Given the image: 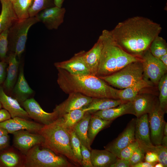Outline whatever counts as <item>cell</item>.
<instances>
[{"mask_svg":"<svg viewBox=\"0 0 167 167\" xmlns=\"http://www.w3.org/2000/svg\"><path fill=\"white\" fill-rule=\"evenodd\" d=\"M162 29L159 24L138 16L119 22L113 29L104 30L102 33L129 54L141 58Z\"/></svg>","mask_w":167,"mask_h":167,"instance_id":"cell-1","label":"cell"},{"mask_svg":"<svg viewBox=\"0 0 167 167\" xmlns=\"http://www.w3.org/2000/svg\"><path fill=\"white\" fill-rule=\"evenodd\" d=\"M57 69V83L66 94L76 92L92 98L116 99L114 88L98 77L92 74L74 75L64 69Z\"/></svg>","mask_w":167,"mask_h":167,"instance_id":"cell-2","label":"cell"},{"mask_svg":"<svg viewBox=\"0 0 167 167\" xmlns=\"http://www.w3.org/2000/svg\"><path fill=\"white\" fill-rule=\"evenodd\" d=\"M38 133L44 139L42 146L65 157L75 166H81L72 151L68 130L64 126L62 118L44 125Z\"/></svg>","mask_w":167,"mask_h":167,"instance_id":"cell-3","label":"cell"},{"mask_svg":"<svg viewBox=\"0 0 167 167\" xmlns=\"http://www.w3.org/2000/svg\"><path fill=\"white\" fill-rule=\"evenodd\" d=\"M103 46L96 75L99 77L112 74L141 58L131 55L115 44L102 33Z\"/></svg>","mask_w":167,"mask_h":167,"instance_id":"cell-4","label":"cell"},{"mask_svg":"<svg viewBox=\"0 0 167 167\" xmlns=\"http://www.w3.org/2000/svg\"><path fill=\"white\" fill-rule=\"evenodd\" d=\"M24 167H72L76 166L65 157L51 150L36 145L24 155Z\"/></svg>","mask_w":167,"mask_h":167,"instance_id":"cell-5","label":"cell"},{"mask_svg":"<svg viewBox=\"0 0 167 167\" xmlns=\"http://www.w3.org/2000/svg\"><path fill=\"white\" fill-rule=\"evenodd\" d=\"M39 22L35 17L18 19L8 29V54L15 53L20 59L25 48L28 34L30 28Z\"/></svg>","mask_w":167,"mask_h":167,"instance_id":"cell-6","label":"cell"},{"mask_svg":"<svg viewBox=\"0 0 167 167\" xmlns=\"http://www.w3.org/2000/svg\"><path fill=\"white\" fill-rule=\"evenodd\" d=\"M99 77L110 86L120 89L125 88L143 78L142 61L132 62L112 74Z\"/></svg>","mask_w":167,"mask_h":167,"instance_id":"cell-7","label":"cell"},{"mask_svg":"<svg viewBox=\"0 0 167 167\" xmlns=\"http://www.w3.org/2000/svg\"><path fill=\"white\" fill-rule=\"evenodd\" d=\"M143 78L157 85L162 77L166 73L167 68L161 60L153 56L149 49L141 56Z\"/></svg>","mask_w":167,"mask_h":167,"instance_id":"cell-8","label":"cell"},{"mask_svg":"<svg viewBox=\"0 0 167 167\" xmlns=\"http://www.w3.org/2000/svg\"><path fill=\"white\" fill-rule=\"evenodd\" d=\"M165 113L160 109L159 102L148 114V120L150 130V139L154 145L161 144L164 136V129L166 122Z\"/></svg>","mask_w":167,"mask_h":167,"instance_id":"cell-9","label":"cell"},{"mask_svg":"<svg viewBox=\"0 0 167 167\" xmlns=\"http://www.w3.org/2000/svg\"><path fill=\"white\" fill-rule=\"evenodd\" d=\"M13 146L24 155L34 146L41 145L44 142L43 137L38 133L20 130L12 133Z\"/></svg>","mask_w":167,"mask_h":167,"instance_id":"cell-10","label":"cell"},{"mask_svg":"<svg viewBox=\"0 0 167 167\" xmlns=\"http://www.w3.org/2000/svg\"><path fill=\"white\" fill-rule=\"evenodd\" d=\"M21 105L30 118L44 125L52 123L58 118L56 112H46L33 98L27 99Z\"/></svg>","mask_w":167,"mask_h":167,"instance_id":"cell-11","label":"cell"},{"mask_svg":"<svg viewBox=\"0 0 167 167\" xmlns=\"http://www.w3.org/2000/svg\"><path fill=\"white\" fill-rule=\"evenodd\" d=\"M136 119H133L119 135L113 141L104 147L118 158L121 151L135 140V132Z\"/></svg>","mask_w":167,"mask_h":167,"instance_id":"cell-12","label":"cell"},{"mask_svg":"<svg viewBox=\"0 0 167 167\" xmlns=\"http://www.w3.org/2000/svg\"><path fill=\"white\" fill-rule=\"evenodd\" d=\"M135 137L139 146L146 152H154L155 145L152 143L150 139L148 114L136 119Z\"/></svg>","mask_w":167,"mask_h":167,"instance_id":"cell-13","label":"cell"},{"mask_svg":"<svg viewBox=\"0 0 167 167\" xmlns=\"http://www.w3.org/2000/svg\"><path fill=\"white\" fill-rule=\"evenodd\" d=\"M66 9L54 6L44 9L35 16L49 30H56L64 22Z\"/></svg>","mask_w":167,"mask_h":167,"instance_id":"cell-14","label":"cell"},{"mask_svg":"<svg viewBox=\"0 0 167 167\" xmlns=\"http://www.w3.org/2000/svg\"><path fill=\"white\" fill-rule=\"evenodd\" d=\"M68 94L67 99L57 105L53 110L57 113L58 118L72 110L82 108L89 104L93 98L79 92Z\"/></svg>","mask_w":167,"mask_h":167,"instance_id":"cell-15","label":"cell"},{"mask_svg":"<svg viewBox=\"0 0 167 167\" xmlns=\"http://www.w3.org/2000/svg\"><path fill=\"white\" fill-rule=\"evenodd\" d=\"M84 51L75 54L69 59L54 64L57 69H64L72 75H82L91 74L83 58Z\"/></svg>","mask_w":167,"mask_h":167,"instance_id":"cell-16","label":"cell"},{"mask_svg":"<svg viewBox=\"0 0 167 167\" xmlns=\"http://www.w3.org/2000/svg\"><path fill=\"white\" fill-rule=\"evenodd\" d=\"M44 125L21 117L11 118L0 122V127L5 129L8 133L11 134L20 130L38 133Z\"/></svg>","mask_w":167,"mask_h":167,"instance_id":"cell-17","label":"cell"},{"mask_svg":"<svg viewBox=\"0 0 167 167\" xmlns=\"http://www.w3.org/2000/svg\"><path fill=\"white\" fill-rule=\"evenodd\" d=\"M14 53L8 54L6 62L8 63L5 79L2 86L4 92L10 96L13 89L17 81L19 73V61Z\"/></svg>","mask_w":167,"mask_h":167,"instance_id":"cell-18","label":"cell"},{"mask_svg":"<svg viewBox=\"0 0 167 167\" xmlns=\"http://www.w3.org/2000/svg\"><path fill=\"white\" fill-rule=\"evenodd\" d=\"M0 101L2 108L10 113L11 118L18 117L29 120V115L20 103L15 99L7 95L2 86H0Z\"/></svg>","mask_w":167,"mask_h":167,"instance_id":"cell-19","label":"cell"},{"mask_svg":"<svg viewBox=\"0 0 167 167\" xmlns=\"http://www.w3.org/2000/svg\"><path fill=\"white\" fill-rule=\"evenodd\" d=\"M17 81L10 96L22 104L33 94L34 91L30 87L24 76L23 66H20Z\"/></svg>","mask_w":167,"mask_h":167,"instance_id":"cell-20","label":"cell"},{"mask_svg":"<svg viewBox=\"0 0 167 167\" xmlns=\"http://www.w3.org/2000/svg\"><path fill=\"white\" fill-rule=\"evenodd\" d=\"M103 46L100 35L93 46L88 51H84L83 58L92 75H96Z\"/></svg>","mask_w":167,"mask_h":167,"instance_id":"cell-21","label":"cell"},{"mask_svg":"<svg viewBox=\"0 0 167 167\" xmlns=\"http://www.w3.org/2000/svg\"><path fill=\"white\" fill-rule=\"evenodd\" d=\"M131 102L137 118L148 114L159 102L153 96L146 93H139Z\"/></svg>","mask_w":167,"mask_h":167,"instance_id":"cell-22","label":"cell"},{"mask_svg":"<svg viewBox=\"0 0 167 167\" xmlns=\"http://www.w3.org/2000/svg\"><path fill=\"white\" fill-rule=\"evenodd\" d=\"M151 83L144 78L134 84L123 89L114 88V92L116 99L125 102L131 101L139 92L143 89L151 87Z\"/></svg>","mask_w":167,"mask_h":167,"instance_id":"cell-23","label":"cell"},{"mask_svg":"<svg viewBox=\"0 0 167 167\" xmlns=\"http://www.w3.org/2000/svg\"><path fill=\"white\" fill-rule=\"evenodd\" d=\"M91 113L103 119L112 121L124 114H129L135 115L131 101L124 102L117 106L98 111Z\"/></svg>","mask_w":167,"mask_h":167,"instance_id":"cell-24","label":"cell"},{"mask_svg":"<svg viewBox=\"0 0 167 167\" xmlns=\"http://www.w3.org/2000/svg\"><path fill=\"white\" fill-rule=\"evenodd\" d=\"M2 9L0 14V34L8 29L18 19L10 0H0Z\"/></svg>","mask_w":167,"mask_h":167,"instance_id":"cell-25","label":"cell"},{"mask_svg":"<svg viewBox=\"0 0 167 167\" xmlns=\"http://www.w3.org/2000/svg\"><path fill=\"white\" fill-rule=\"evenodd\" d=\"M126 102H127L111 98H93L89 104L82 108L85 112L92 113L98 111L114 107Z\"/></svg>","mask_w":167,"mask_h":167,"instance_id":"cell-26","label":"cell"},{"mask_svg":"<svg viewBox=\"0 0 167 167\" xmlns=\"http://www.w3.org/2000/svg\"><path fill=\"white\" fill-rule=\"evenodd\" d=\"M90 152L91 162L93 167H110L118 158L106 149H91Z\"/></svg>","mask_w":167,"mask_h":167,"instance_id":"cell-27","label":"cell"},{"mask_svg":"<svg viewBox=\"0 0 167 167\" xmlns=\"http://www.w3.org/2000/svg\"><path fill=\"white\" fill-rule=\"evenodd\" d=\"M24 159L20 154L9 146L0 151L1 167H22Z\"/></svg>","mask_w":167,"mask_h":167,"instance_id":"cell-28","label":"cell"},{"mask_svg":"<svg viewBox=\"0 0 167 167\" xmlns=\"http://www.w3.org/2000/svg\"><path fill=\"white\" fill-rule=\"evenodd\" d=\"M91 115V113L85 112L83 118L73 129L81 144L86 147L90 151L91 149V145L88 136V130Z\"/></svg>","mask_w":167,"mask_h":167,"instance_id":"cell-29","label":"cell"},{"mask_svg":"<svg viewBox=\"0 0 167 167\" xmlns=\"http://www.w3.org/2000/svg\"><path fill=\"white\" fill-rule=\"evenodd\" d=\"M112 122V121L103 119L96 115L91 114L88 130V136L91 145L98 133L109 126Z\"/></svg>","mask_w":167,"mask_h":167,"instance_id":"cell-30","label":"cell"},{"mask_svg":"<svg viewBox=\"0 0 167 167\" xmlns=\"http://www.w3.org/2000/svg\"><path fill=\"white\" fill-rule=\"evenodd\" d=\"M85 113L82 108H81L72 110L60 117L62 119L64 126L68 130H73L83 118Z\"/></svg>","mask_w":167,"mask_h":167,"instance_id":"cell-31","label":"cell"},{"mask_svg":"<svg viewBox=\"0 0 167 167\" xmlns=\"http://www.w3.org/2000/svg\"><path fill=\"white\" fill-rule=\"evenodd\" d=\"M34 0H16L12 3L14 10L19 19H23L29 17V10Z\"/></svg>","mask_w":167,"mask_h":167,"instance_id":"cell-32","label":"cell"},{"mask_svg":"<svg viewBox=\"0 0 167 167\" xmlns=\"http://www.w3.org/2000/svg\"><path fill=\"white\" fill-rule=\"evenodd\" d=\"M149 49L153 56L159 58L167 53L166 42L163 38L158 35L152 41Z\"/></svg>","mask_w":167,"mask_h":167,"instance_id":"cell-33","label":"cell"},{"mask_svg":"<svg viewBox=\"0 0 167 167\" xmlns=\"http://www.w3.org/2000/svg\"><path fill=\"white\" fill-rule=\"evenodd\" d=\"M159 91V105L165 113L167 110V74L166 73L161 78L158 84Z\"/></svg>","mask_w":167,"mask_h":167,"instance_id":"cell-34","label":"cell"},{"mask_svg":"<svg viewBox=\"0 0 167 167\" xmlns=\"http://www.w3.org/2000/svg\"><path fill=\"white\" fill-rule=\"evenodd\" d=\"M71 147L75 156L81 166V143L73 130H68Z\"/></svg>","mask_w":167,"mask_h":167,"instance_id":"cell-35","label":"cell"},{"mask_svg":"<svg viewBox=\"0 0 167 167\" xmlns=\"http://www.w3.org/2000/svg\"><path fill=\"white\" fill-rule=\"evenodd\" d=\"M54 6V0H34L29 10V16L34 17L41 11Z\"/></svg>","mask_w":167,"mask_h":167,"instance_id":"cell-36","label":"cell"},{"mask_svg":"<svg viewBox=\"0 0 167 167\" xmlns=\"http://www.w3.org/2000/svg\"><path fill=\"white\" fill-rule=\"evenodd\" d=\"M8 29L0 34V61L6 62L8 52Z\"/></svg>","mask_w":167,"mask_h":167,"instance_id":"cell-37","label":"cell"},{"mask_svg":"<svg viewBox=\"0 0 167 167\" xmlns=\"http://www.w3.org/2000/svg\"><path fill=\"white\" fill-rule=\"evenodd\" d=\"M139 146L138 142L135 140L121 151L119 158L129 161L134 151Z\"/></svg>","mask_w":167,"mask_h":167,"instance_id":"cell-38","label":"cell"},{"mask_svg":"<svg viewBox=\"0 0 167 167\" xmlns=\"http://www.w3.org/2000/svg\"><path fill=\"white\" fill-rule=\"evenodd\" d=\"M157 155L158 162L161 163L164 167L167 166V147L162 145H155L154 152Z\"/></svg>","mask_w":167,"mask_h":167,"instance_id":"cell-39","label":"cell"},{"mask_svg":"<svg viewBox=\"0 0 167 167\" xmlns=\"http://www.w3.org/2000/svg\"><path fill=\"white\" fill-rule=\"evenodd\" d=\"M145 153L143 149L139 146L134 151L129 160L131 167H133L135 165L143 161Z\"/></svg>","mask_w":167,"mask_h":167,"instance_id":"cell-40","label":"cell"},{"mask_svg":"<svg viewBox=\"0 0 167 167\" xmlns=\"http://www.w3.org/2000/svg\"><path fill=\"white\" fill-rule=\"evenodd\" d=\"M81 149L82 156L81 166L84 167H93L91 162V151L82 144Z\"/></svg>","mask_w":167,"mask_h":167,"instance_id":"cell-41","label":"cell"},{"mask_svg":"<svg viewBox=\"0 0 167 167\" xmlns=\"http://www.w3.org/2000/svg\"><path fill=\"white\" fill-rule=\"evenodd\" d=\"M7 66L6 61H0V86L2 85L5 79Z\"/></svg>","mask_w":167,"mask_h":167,"instance_id":"cell-42","label":"cell"},{"mask_svg":"<svg viewBox=\"0 0 167 167\" xmlns=\"http://www.w3.org/2000/svg\"><path fill=\"white\" fill-rule=\"evenodd\" d=\"M144 160L145 161L150 163L158 162L157 155L153 152H146L145 154Z\"/></svg>","mask_w":167,"mask_h":167,"instance_id":"cell-43","label":"cell"},{"mask_svg":"<svg viewBox=\"0 0 167 167\" xmlns=\"http://www.w3.org/2000/svg\"><path fill=\"white\" fill-rule=\"evenodd\" d=\"M10 138L8 134L0 137V151L9 146Z\"/></svg>","mask_w":167,"mask_h":167,"instance_id":"cell-44","label":"cell"},{"mask_svg":"<svg viewBox=\"0 0 167 167\" xmlns=\"http://www.w3.org/2000/svg\"><path fill=\"white\" fill-rule=\"evenodd\" d=\"M131 167L129 161L118 158L114 163L110 167Z\"/></svg>","mask_w":167,"mask_h":167,"instance_id":"cell-45","label":"cell"},{"mask_svg":"<svg viewBox=\"0 0 167 167\" xmlns=\"http://www.w3.org/2000/svg\"><path fill=\"white\" fill-rule=\"evenodd\" d=\"M11 118L9 113L5 109H0V122H3Z\"/></svg>","mask_w":167,"mask_h":167,"instance_id":"cell-46","label":"cell"},{"mask_svg":"<svg viewBox=\"0 0 167 167\" xmlns=\"http://www.w3.org/2000/svg\"><path fill=\"white\" fill-rule=\"evenodd\" d=\"M158 162L150 163L146 161L141 162L134 165L133 167H154Z\"/></svg>","mask_w":167,"mask_h":167,"instance_id":"cell-47","label":"cell"},{"mask_svg":"<svg viewBox=\"0 0 167 167\" xmlns=\"http://www.w3.org/2000/svg\"><path fill=\"white\" fill-rule=\"evenodd\" d=\"M159 58L162 62L166 67L167 68V53L162 55Z\"/></svg>","mask_w":167,"mask_h":167,"instance_id":"cell-48","label":"cell"},{"mask_svg":"<svg viewBox=\"0 0 167 167\" xmlns=\"http://www.w3.org/2000/svg\"><path fill=\"white\" fill-rule=\"evenodd\" d=\"M65 0H54V5L58 7H62L63 2Z\"/></svg>","mask_w":167,"mask_h":167,"instance_id":"cell-49","label":"cell"},{"mask_svg":"<svg viewBox=\"0 0 167 167\" xmlns=\"http://www.w3.org/2000/svg\"><path fill=\"white\" fill-rule=\"evenodd\" d=\"M162 146L167 147V136H163L161 141V143Z\"/></svg>","mask_w":167,"mask_h":167,"instance_id":"cell-50","label":"cell"},{"mask_svg":"<svg viewBox=\"0 0 167 167\" xmlns=\"http://www.w3.org/2000/svg\"><path fill=\"white\" fill-rule=\"evenodd\" d=\"M8 134V133L5 129L0 127V137Z\"/></svg>","mask_w":167,"mask_h":167,"instance_id":"cell-51","label":"cell"},{"mask_svg":"<svg viewBox=\"0 0 167 167\" xmlns=\"http://www.w3.org/2000/svg\"><path fill=\"white\" fill-rule=\"evenodd\" d=\"M164 135L167 136V123L166 122L164 129Z\"/></svg>","mask_w":167,"mask_h":167,"instance_id":"cell-52","label":"cell"},{"mask_svg":"<svg viewBox=\"0 0 167 167\" xmlns=\"http://www.w3.org/2000/svg\"><path fill=\"white\" fill-rule=\"evenodd\" d=\"M154 167H164L163 165L161 163L158 162L156 164Z\"/></svg>","mask_w":167,"mask_h":167,"instance_id":"cell-53","label":"cell"},{"mask_svg":"<svg viewBox=\"0 0 167 167\" xmlns=\"http://www.w3.org/2000/svg\"><path fill=\"white\" fill-rule=\"evenodd\" d=\"M2 108V106L1 102L0 101V109Z\"/></svg>","mask_w":167,"mask_h":167,"instance_id":"cell-54","label":"cell"},{"mask_svg":"<svg viewBox=\"0 0 167 167\" xmlns=\"http://www.w3.org/2000/svg\"><path fill=\"white\" fill-rule=\"evenodd\" d=\"M11 2L13 3L16 0H10Z\"/></svg>","mask_w":167,"mask_h":167,"instance_id":"cell-55","label":"cell"},{"mask_svg":"<svg viewBox=\"0 0 167 167\" xmlns=\"http://www.w3.org/2000/svg\"><path fill=\"white\" fill-rule=\"evenodd\" d=\"M0 167H1V165H0Z\"/></svg>","mask_w":167,"mask_h":167,"instance_id":"cell-56","label":"cell"}]
</instances>
